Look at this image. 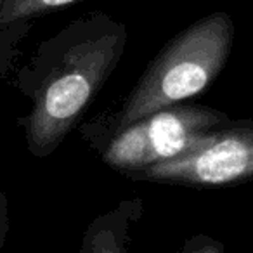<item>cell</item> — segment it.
Instances as JSON below:
<instances>
[{"label":"cell","mask_w":253,"mask_h":253,"mask_svg":"<svg viewBox=\"0 0 253 253\" xmlns=\"http://www.w3.org/2000/svg\"><path fill=\"white\" fill-rule=\"evenodd\" d=\"M128 42L123 21L87 11L37 45L16 68L14 87L30 101L18 123L30 155L50 156L77 126L90 102L115 73Z\"/></svg>","instance_id":"6da1fadb"},{"label":"cell","mask_w":253,"mask_h":253,"mask_svg":"<svg viewBox=\"0 0 253 253\" xmlns=\"http://www.w3.org/2000/svg\"><path fill=\"white\" fill-rule=\"evenodd\" d=\"M234 33L232 18L224 11L194 21L160 49L115 111L82 123L80 135L94 146L153 113L182 104L203 92L224 71Z\"/></svg>","instance_id":"7a4b0ae2"},{"label":"cell","mask_w":253,"mask_h":253,"mask_svg":"<svg viewBox=\"0 0 253 253\" xmlns=\"http://www.w3.org/2000/svg\"><path fill=\"white\" fill-rule=\"evenodd\" d=\"M229 120L227 113L220 109L175 104L125 126L90 148L104 165L130 177L187 153L208 132Z\"/></svg>","instance_id":"3957f363"},{"label":"cell","mask_w":253,"mask_h":253,"mask_svg":"<svg viewBox=\"0 0 253 253\" xmlns=\"http://www.w3.org/2000/svg\"><path fill=\"white\" fill-rule=\"evenodd\" d=\"M134 180L187 187H227L253 180V120H229L200 144L130 175Z\"/></svg>","instance_id":"277c9868"},{"label":"cell","mask_w":253,"mask_h":253,"mask_svg":"<svg viewBox=\"0 0 253 253\" xmlns=\"http://www.w3.org/2000/svg\"><path fill=\"white\" fill-rule=\"evenodd\" d=\"M144 213V200L135 194L123 198L115 208L92 218L78 253H130L132 229Z\"/></svg>","instance_id":"5b68a950"},{"label":"cell","mask_w":253,"mask_h":253,"mask_svg":"<svg viewBox=\"0 0 253 253\" xmlns=\"http://www.w3.org/2000/svg\"><path fill=\"white\" fill-rule=\"evenodd\" d=\"M80 0H0V30L19 19H33Z\"/></svg>","instance_id":"8992f818"},{"label":"cell","mask_w":253,"mask_h":253,"mask_svg":"<svg viewBox=\"0 0 253 253\" xmlns=\"http://www.w3.org/2000/svg\"><path fill=\"white\" fill-rule=\"evenodd\" d=\"M32 32V19H19L0 30V84L21 54V42Z\"/></svg>","instance_id":"52a82bcc"},{"label":"cell","mask_w":253,"mask_h":253,"mask_svg":"<svg viewBox=\"0 0 253 253\" xmlns=\"http://www.w3.org/2000/svg\"><path fill=\"white\" fill-rule=\"evenodd\" d=\"M177 253H229L218 239L208 234H193L182 243Z\"/></svg>","instance_id":"ba28073f"},{"label":"cell","mask_w":253,"mask_h":253,"mask_svg":"<svg viewBox=\"0 0 253 253\" xmlns=\"http://www.w3.org/2000/svg\"><path fill=\"white\" fill-rule=\"evenodd\" d=\"M9 203H7V196L5 193L0 191V253L4 250V245H5V239H7V234H9Z\"/></svg>","instance_id":"9c48e42d"}]
</instances>
